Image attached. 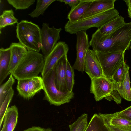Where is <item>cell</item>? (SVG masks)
<instances>
[{
  "mask_svg": "<svg viewBox=\"0 0 131 131\" xmlns=\"http://www.w3.org/2000/svg\"><path fill=\"white\" fill-rule=\"evenodd\" d=\"M46 131H53L52 129L50 128H48L47 129Z\"/></svg>",
  "mask_w": 131,
  "mask_h": 131,
  "instance_id": "38",
  "label": "cell"
},
{
  "mask_svg": "<svg viewBox=\"0 0 131 131\" xmlns=\"http://www.w3.org/2000/svg\"><path fill=\"white\" fill-rule=\"evenodd\" d=\"M91 80L90 92L97 101L108 96L113 90L112 80L106 77L95 78Z\"/></svg>",
  "mask_w": 131,
  "mask_h": 131,
  "instance_id": "10",
  "label": "cell"
},
{
  "mask_svg": "<svg viewBox=\"0 0 131 131\" xmlns=\"http://www.w3.org/2000/svg\"><path fill=\"white\" fill-rule=\"evenodd\" d=\"M15 82V80L12 74L10 75L7 81L5 83L1 85L0 87V105H1L9 91L12 89Z\"/></svg>",
  "mask_w": 131,
  "mask_h": 131,
  "instance_id": "27",
  "label": "cell"
},
{
  "mask_svg": "<svg viewBox=\"0 0 131 131\" xmlns=\"http://www.w3.org/2000/svg\"><path fill=\"white\" fill-rule=\"evenodd\" d=\"M16 31L19 42L28 51L39 52L42 45L41 29L38 25L31 21L23 20L17 23Z\"/></svg>",
  "mask_w": 131,
  "mask_h": 131,
  "instance_id": "3",
  "label": "cell"
},
{
  "mask_svg": "<svg viewBox=\"0 0 131 131\" xmlns=\"http://www.w3.org/2000/svg\"><path fill=\"white\" fill-rule=\"evenodd\" d=\"M125 23L124 18L119 15L115 19L98 28L97 30L104 34H109L121 28Z\"/></svg>",
  "mask_w": 131,
  "mask_h": 131,
  "instance_id": "20",
  "label": "cell"
},
{
  "mask_svg": "<svg viewBox=\"0 0 131 131\" xmlns=\"http://www.w3.org/2000/svg\"><path fill=\"white\" fill-rule=\"evenodd\" d=\"M86 113H84L79 117L73 123L69 126L70 131H76L80 124L83 120Z\"/></svg>",
  "mask_w": 131,
  "mask_h": 131,
  "instance_id": "32",
  "label": "cell"
},
{
  "mask_svg": "<svg viewBox=\"0 0 131 131\" xmlns=\"http://www.w3.org/2000/svg\"><path fill=\"white\" fill-rule=\"evenodd\" d=\"M55 0H37L36 8L29 15L32 18L37 17L43 15L45 10Z\"/></svg>",
  "mask_w": 131,
  "mask_h": 131,
  "instance_id": "25",
  "label": "cell"
},
{
  "mask_svg": "<svg viewBox=\"0 0 131 131\" xmlns=\"http://www.w3.org/2000/svg\"><path fill=\"white\" fill-rule=\"evenodd\" d=\"M85 131H110L98 114L95 113L91 117Z\"/></svg>",
  "mask_w": 131,
  "mask_h": 131,
  "instance_id": "22",
  "label": "cell"
},
{
  "mask_svg": "<svg viewBox=\"0 0 131 131\" xmlns=\"http://www.w3.org/2000/svg\"><path fill=\"white\" fill-rule=\"evenodd\" d=\"M131 43V22L109 34H104L97 29L89 42L93 50L103 52L125 51Z\"/></svg>",
  "mask_w": 131,
  "mask_h": 131,
  "instance_id": "1",
  "label": "cell"
},
{
  "mask_svg": "<svg viewBox=\"0 0 131 131\" xmlns=\"http://www.w3.org/2000/svg\"><path fill=\"white\" fill-rule=\"evenodd\" d=\"M11 50L10 47L0 49V84L8 75L7 72L10 65Z\"/></svg>",
  "mask_w": 131,
  "mask_h": 131,
  "instance_id": "17",
  "label": "cell"
},
{
  "mask_svg": "<svg viewBox=\"0 0 131 131\" xmlns=\"http://www.w3.org/2000/svg\"><path fill=\"white\" fill-rule=\"evenodd\" d=\"M84 70L91 79L105 77L100 62L95 51L89 49L85 58Z\"/></svg>",
  "mask_w": 131,
  "mask_h": 131,
  "instance_id": "12",
  "label": "cell"
},
{
  "mask_svg": "<svg viewBox=\"0 0 131 131\" xmlns=\"http://www.w3.org/2000/svg\"><path fill=\"white\" fill-rule=\"evenodd\" d=\"M130 49H131V43H130Z\"/></svg>",
  "mask_w": 131,
  "mask_h": 131,
  "instance_id": "39",
  "label": "cell"
},
{
  "mask_svg": "<svg viewBox=\"0 0 131 131\" xmlns=\"http://www.w3.org/2000/svg\"><path fill=\"white\" fill-rule=\"evenodd\" d=\"M119 12L113 8L87 18L70 23L69 21L64 26L65 31L70 34L86 31L90 28H99L119 16Z\"/></svg>",
  "mask_w": 131,
  "mask_h": 131,
  "instance_id": "4",
  "label": "cell"
},
{
  "mask_svg": "<svg viewBox=\"0 0 131 131\" xmlns=\"http://www.w3.org/2000/svg\"><path fill=\"white\" fill-rule=\"evenodd\" d=\"M47 129L39 127L33 126L23 131H46Z\"/></svg>",
  "mask_w": 131,
  "mask_h": 131,
  "instance_id": "36",
  "label": "cell"
},
{
  "mask_svg": "<svg viewBox=\"0 0 131 131\" xmlns=\"http://www.w3.org/2000/svg\"><path fill=\"white\" fill-rule=\"evenodd\" d=\"M76 58L73 66L74 69L83 72L87 52L90 46L86 31H81L76 34Z\"/></svg>",
  "mask_w": 131,
  "mask_h": 131,
  "instance_id": "9",
  "label": "cell"
},
{
  "mask_svg": "<svg viewBox=\"0 0 131 131\" xmlns=\"http://www.w3.org/2000/svg\"><path fill=\"white\" fill-rule=\"evenodd\" d=\"M7 1L16 10H17L28 8L34 4L35 0H7Z\"/></svg>",
  "mask_w": 131,
  "mask_h": 131,
  "instance_id": "29",
  "label": "cell"
},
{
  "mask_svg": "<svg viewBox=\"0 0 131 131\" xmlns=\"http://www.w3.org/2000/svg\"><path fill=\"white\" fill-rule=\"evenodd\" d=\"M109 101L114 100L118 104H120L121 101V97L117 91L113 88L110 95L105 98Z\"/></svg>",
  "mask_w": 131,
  "mask_h": 131,
  "instance_id": "30",
  "label": "cell"
},
{
  "mask_svg": "<svg viewBox=\"0 0 131 131\" xmlns=\"http://www.w3.org/2000/svg\"><path fill=\"white\" fill-rule=\"evenodd\" d=\"M98 114L105 124L117 127L131 128V121L125 118L115 116L113 113L103 114L99 113Z\"/></svg>",
  "mask_w": 131,
  "mask_h": 131,
  "instance_id": "19",
  "label": "cell"
},
{
  "mask_svg": "<svg viewBox=\"0 0 131 131\" xmlns=\"http://www.w3.org/2000/svg\"><path fill=\"white\" fill-rule=\"evenodd\" d=\"M116 1V0H93L88 9L79 20L114 8V3Z\"/></svg>",
  "mask_w": 131,
  "mask_h": 131,
  "instance_id": "14",
  "label": "cell"
},
{
  "mask_svg": "<svg viewBox=\"0 0 131 131\" xmlns=\"http://www.w3.org/2000/svg\"><path fill=\"white\" fill-rule=\"evenodd\" d=\"M61 28L50 27L48 24L44 23L41 29V39L42 45L41 50L44 58L52 51L60 38Z\"/></svg>",
  "mask_w": 131,
  "mask_h": 131,
  "instance_id": "7",
  "label": "cell"
},
{
  "mask_svg": "<svg viewBox=\"0 0 131 131\" xmlns=\"http://www.w3.org/2000/svg\"><path fill=\"white\" fill-rule=\"evenodd\" d=\"M9 47L11 50V56L7 72L8 75L11 73L28 51L26 47L19 42L12 43Z\"/></svg>",
  "mask_w": 131,
  "mask_h": 131,
  "instance_id": "15",
  "label": "cell"
},
{
  "mask_svg": "<svg viewBox=\"0 0 131 131\" xmlns=\"http://www.w3.org/2000/svg\"><path fill=\"white\" fill-rule=\"evenodd\" d=\"M44 61L42 54L38 52L28 51L11 74L17 80L36 77L41 73Z\"/></svg>",
  "mask_w": 131,
  "mask_h": 131,
  "instance_id": "2",
  "label": "cell"
},
{
  "mask_svg": "<svg viewBox=\"0 0 131 131\" xmlns=\"http://www.w3.org/2000/svg\"><path fill=\"white\" fill-rule=\"evenodd\" d=\"M88 124V114H86L76 131H85Z\"/></svg>",
  "mask_w": 131,
  "mask_h": 131,
  "instance_id": "33",
  "label": "cell"
},
{
  "mask_svg": "<svg viewBox=\"0 0 131 131\" xmlns=\"http://www.w3.org/2000/svg\"><path fill=\"white\" fill-rule=\"evenodd\" d=\"M69 48L65 42L60 41L50 53L44 58V64L41 73L42 77L52 69L58 60L63 56L67 55Z\"/></svg>",
  "mask_w": 131,
  "mask_h": 131,
  "instance_id": "11",
  "label": "cell"
},
{
  "mask_svg": "<svg viewBox=\"0 0 131 131\" xmlns=\"http://www.w3.org/2000/svg\"><path fill=\"white\" fill-rule=\"evenodd\" d=\"M113 114L115 116L125 118L131 121V106L122 111Z\"/></svg>",
  "mask_w": 131,
  "mask_h": 131,
  "instance_id": "31",
  "label": "cell"
},
{
  "mask_svg": "<svg viewBox=\"0 0 131 131\" xmlns=\"http://www.w3.org/2000/svg\"><path fill=\"white\" fill-rule=\"evenodd\" d=\"M129 71L126 74L125 79L121 84L113 83V87L116 90L121 97L128 101H131V89Z\"/></svg>",
  "mask_w": 131,
  "mask_h": 131,
  "instance_id": "21",
  "label": "cell"
},
{
  "mask_svg": "<svg viewBox=\"0 0 131 131\" xmlns=\"http://www.w3.org/2000/svg\"><path fill=\"white\" fill-rule=\"evenodd\" d=\"M42 78L44 99L50 105L59 106L69 103L74 96L73 91L62 92L58 90L54 82V73L52 69Z\"/></svg>",
  "mask_w": 131,
  "mask_h": 131,
  "instance_id": "5",
  "label": "cell"
},
{
  "mask_svg": "<svg viewBox=\"0 0 131 131\" xmlns=\"http://www.w3.org/2000/svg\"><path fill=\"white\" fill-rule=\"evenodd\" d=\"M110 131H131V128L117 127L108 124H105Z\"/></svg>",
  "mask_w": 131,
  "mask_h": 131,
  "instance_id": "34",
  "label": "cell"
},
{
  "mask_svg": "<svg viewBox=\"0 0 131 131\" xmlns=\"http://www.w3.org/2000/svg\"><path fill=\"white\" fill-rule=\"evenodd\" d=\"M93 1L80 0L79 4L71 8L69 13L67 17L69 21L73 23L79 20L88 9Z\"/></svg>",
  "mask_w": 131,
  "mask_h": 131,
  "instance_id": "18",
  "label": "cell"
},
{
  "mask_svg": "<svg viewBox=\"0 0 131 131\" xmlns=\"http://www.w3.org/2000/svg\"><path fill=\"white\" fill-rule=\"evenodd\" d=\"M14 13L12 9L3 11L0 16V29L7 26L13 25L18 23V20L14 16Z\"/></svg>",
  "mask_w": 131,
  "mask_h": 131,
  "instance_id": "24",
  "label": "cell"
},
{
  "mask_svg": "<svg viewBox=\"0 0 131 131\" xmlns=\"http://www.w3.org/2000/svg\"><path fill=\"white\" fill-rule=\"evenodd\" d=\"M95 51L100 62L104 76L112 80L113 75L124 61L125 51L103 52Z\"/></svg>",
  "mask_w": 131,
  "mask_h": 131,
  "instance_id": "6",
  "label": "cell"
},
{
  "mask_svg": "<svg viewBox=\"0 0 131 131\" xmlns=\"http://www.w3.org/2000/svg\"><path fill=\"white\" fill-rule=\"evenodd\" d=\"M129 67L123 61L113 75L112 80L114 84H121L124 81Z\"/></svg>",
  "mask_w": 131,
  "mask_h": 131,
  "instance_id": "23",
  "label": "cell"
},
{
  "mask_svg": "<svg viewBox=\"0 0 131 131\" xmlns=\"http://www.w3.org/2000/svg\"><path fill=\"white\" fill-rule=\"evenodd\" d=\"M42 78L37 76L18 80L17 89L23 98L29 99L43 89Z\"/></svg>",
  "mask_w": 131,
  "mask_h": 131,
  "instance_id": "8",
  "label": "cell"
},
{
  "mask_svg": "<svg viewBox=\"0 0 131 131\" xmlns=\"http://www.w3.org/2000/svg\"><path fill=\"white\" fill-rule=\"evenodd\" d=\"M128 8V13L129 17L131 18V0H124Z\"/></svg>",
  "mask_w": 131,
  "mask_h": 131,
  "instance_id": "37",
  "label": "cell"
},
{
  "mask_svg": "<svg viewBox=\"0 0 131 131\" xmlns=\"http://www.w3.org/2000/svg\"><path fill=\"white\" fill-rule=\"evenodd\" d=\"M74 69L68 61L67 65L65 76V84L67 91H72L74 84Z\"/></svg>",
  "mask_w": 131,
  "mask_h": 131,
  "instance_id": "26",
  "label": "cell"
},
{
  "mask_svg": "<svg viewBox=\"0 0 131 131\" xmlns=\"http://www.w3.org/2000/svg\"><path fill=\"white\" fill-rule=\"evenodd\" d=\"M14 94V90L11 89L6 96L3 102L0 105V127L3 120L5 113L8 108V106Z\"/></svg>",
  "mask_w": 131,
  "mask_h": 131,
  "instance_id": "28",
  "label": "cell"
},
{
  "mask_svg": "<svg viewBox=\"0 0 131 131\" xmlns=\"http://www.w3.org/2000/svg\"><path fill=\"white\" fill-rule=\"evenodd\" d=\"M18 109L14 105L8 107L5 115L2 128L1 131H13L17 124Z\"/></svg>",
  "mask_w": 131,
  "mask_h": 131,
  "instance_id": "16",
  "label": "cell"
},
{
  "mask_svg": "<svg viewBox=\"0 0 131 131\" xmlns=\"http://www.w3.org/2000/svg\"><path fill=\"white\" fill-rule=\"evenodd\" d=\"M80 0H59L57 1L61 2H64L66 5L73 8L77 5L79 3Z\"/></svg>",
  "mask_w": 131,
  "mask_h": 131,
  "instance_id": "35",
  "label": "cell"
},
{
  "mask_svg": "<svg viewBox=\"0 0 131 131\" xmlns=\"http://www.w3.org/2000/svg\"><path fill=\"white\" fill-rule=\"evenodd\" d=\"M68 61L67 55H64L58 60L52 69L54 72L56 86L58 90L62 92H68L65 81Z\"/></svg>",
  "mask_w": 131,
  "mask_h": 131,
  "instance_id": "13",
  "label": "cell"
}]
</instances>
